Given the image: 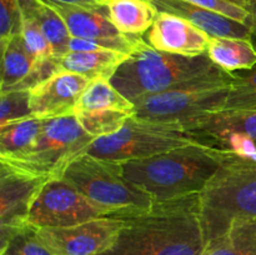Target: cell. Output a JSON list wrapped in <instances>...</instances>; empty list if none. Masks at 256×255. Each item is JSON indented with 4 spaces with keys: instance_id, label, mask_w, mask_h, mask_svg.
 Listing matches in <instances>:
<instances>
[{
    "instance_id": "obj_1",
    "label": "cell",
    "mask_w": 256,
    "mask_h": 255,
    "mask_svg": "<svg viewBox=\"0 0 256 255\" xmlns=\"http://www.w3.org/2000/svg\"><path fill=\"white\" fill-rule=\"evenodd\" d=\"M116 214L124 225L112 246L98 255H204L199 194L155 200L148 209Z\"/></svg>"
},
{
    "instance_id": "obj_2",
    "label": "cell",
    "mask_w": 256,
    "mask_h": 255,
    "mask_svg": "<svg viewBox=\"0 0 256 255\" xmlns=\"http://www.w3.org/2000/svg\"><path fill=\"white\" fill-rule=\"evenodd\" d=\"M226 152L204 144H192L144 159L122 162L124 175L154 200L200 194Z\"/></svg>"
},
{
    "instance_id": "obj_3",
    "label": "cell",
    "mask_w": 256,
    "mask_h": 255,
    "mask_svg": "<svg viewBox=\"0 0 256 255\" xmlns=\"http://www.w3.org/2000/svg\"><path fill=\"white\" fill-rule=\"evenodd\" d=\"M225 70L212 62L209 55L170 54L150 46L145 39L118 68L110 82L130 102L199 82Z\"/></svg>"
},
{
    "instance_id": "obj_4",
    "label": "cell",
    "mask_w": 256,
    "mask_h": 255,
    "mask_svg": "<svg viewBox=\"0 0 256 255\" xmlns=\"http://www.w3.org/2000/svg\"><path fill=\"white\" fill-rule=\"evenodd\" d=\"M199 206L206 244L225 234L234 222L256 219V158L226 152L199 194Z\"/></svg>"
},
{
    "instance_id": "obj_5",
    "label": "cell",
    "mask_w": 256,
    "mask_h": 255,
    "mask_svg": "<svg viewBox=\"0 0 256 255\" xmlns=\"http://www.w3.org/2000/svg\"><path fill=\"white\" fill-rule=\"evenodd\" d=\"M234 74H222L180 85L134 102V115L142 119L175 124L192 132L210 114L222 110L232 90Z\"/></svg>"
},
{
    "instance_id": "obj_6",
    "label": "cell",
    "mask_w": 256,
    "mask_h": 255,
    "mask_svg": "<svg viewBox=\"0 0 256 255\" xmlns=\"http://www.w3.org/2000/svg\"><path fill=\"white\" fill-rule=\"evenodd\" d=\"M94 140L75 114L44 119L42 132L29 150L0 158V162L26 174L59 178L72 160L85 154Z\"/></svg>"
},
{
    "instance_id": "obj_7",
    "label": "cell",
    "mask_w": 256,
    "mask_h": 255,
    "mask_svg": "<svg viewBox=\"0 0 256 255\" xmlns=\"http://www.w3.org/2000/svg\"><path fill=\"white\" fill-rule=\"evenodd\" d=\"M62 178L115 214L148 209L155 202L125 178L122 162L82 154L68 165Z\"/></svg>"
},
{
    "instance_id": "obj_8",
    "label": "cell",
    "mask_w": 256,
    "mask_h": 255,
    "mask_svg": "<svg viewBox=\"0 0 256 255\" xmlns=\"http://www.w3.org/2000/svg\"><path fill=\"white\" fill-rule=\"evenodd\" d=\"M192 144L202 142L196 135L180 125L152 122L132 115L118 132L96 138L85 154L124 162L154 156Z\"/></svg>"
},
{
    "instance_id": "obj_9",
    "label": "cell",
    "mask_w": 256,
    "mask_h": 255,
    "mask_svg": "<svg viewBox=\"0 0 256 255\" xmlns=\"http://www.w3.org/2000/svg\"><path fill=\"white\" fill-rule=\"evenodd\" d=\"M115 214L92 202L64 178H52L38 194L28 222L32 226L66 228Z\"/></svg>"
},
{
    "instance_id": "obj_10",
    "label": "cell",
    "mask_w": 256,
    "mask_h": 255,
    "mask_svg": "<svg viewBox=\"0 0 256 255\" xmlns=\"http://www.w3.org/2000/svg\"><path fill=\"white\" fill-rule=\"evenodd\" d=\"M208 146L242 158H256V108L222 109L192 130Z\"/></svg>"
},
{
    "instance_id": "obj_11",
    "label": "cell",
    "mask_w": 256,
    "mask_h": 255,
    "mask_svg": "<svg viewBox=\"0 0 256 255\" xmlns=\"http://www.w3.org/2000/svg\"><path fill=\"white\" fill-rule=\"evenodd\" d=\"M122 225L124 219L112 214L72 226L35 229L54 255H98L112 246Z\"/></svg>"
},
{
    "instance_id": "obj_12",
    "label": "cell",
    "mask_w": 256,
    "mask_h": 255,
    "mask_svg": "<svg viewBox=\"0 0 256 255\" xmlns=\"http://www.w3.org/2000/svg\"><path fill=\"white\" fill-rule=\"evenodd\" d=\"M52 178L0 168V249L24 228L29 226L30 210L45 182Z\"/></svg>"
},
{
    "instance_id": "obj_13",
    "label": "cell",
    "mask_w": 256,
    "mask_h": 255,
    "mask_svg": "<svg viewBox=\"0 0 256 255\" xmlns=\"http://www.w3.org/2000/svg\"><path fill=\"white\" fill-rule=\"evenodd\" d=\"M90 82L89 79L74 72H55L29 90L32 115L40 119H52L75 114L78 102Z\"/></svg>"
},
{
    "instance_id": "obj_14",
    "label": "cell",
    "mask_w": 256,
    "mask_h": 255,
    "mask_svg": "<svg viewBox=\"0 0 256 255\" xmlns=\"http://www.w3.org/2000/svg\"><path fill=\"white\" fill-rule=\"evenodd\" d=\"M210 38L184 18L159 12L154 24L145 32L144 39L150 46L160 52L196 56L208 52Z\"/></svg>"
},
{
    "instance_id": "obj_15",
    "label": "cell",
    "mask_w": 256,
    "mask_h": 255,
    "mask_svg": "<svg viewBox=\"0 0 256 255\" xmlns=\"http://www.w3.org/2000/svg\"><path fill=\"white\" fill-rule=\"evenodd\" d=\"M158 12L184 18L212 38L252 39L248 25L212 10L198 6L186 0H150Z\"/></svg>"
},
{
    "instance_id": "obj_16",
    "label": "cell",
    "mask_w": 256,
    "mask_h": 255,
    "mask_svg": "<svg viewBox=\"0 0 256 255\" xmlns=\"http://www.w3.org/2000/svg\"><path fill=\"white\" fill-rule=\"evenodd\" d=\"M45 2H48L62 18L72 38L102 39L122 34L110 22L104 2L95 6Z\"/></svg>"
},
{
    "instance_id": "obj_17",
    "label": "cell",
    "mask_w": 256,
    "mask_h": 255,
    "mask_svg": "<svg viewBox=\"0 0 256 255\" xmlns=\"http://www.w3.org/2000/svg\"><path fill=\"white\" fill-rule=\"evenodd\" d=\"M128 56L116 52H68L55 59L59 72H74L94 82L112 79Z\"/></svg>"
},
{
    "instance_id": "obj_18",
    "label": "cell",
    "mask_w": 256,
    "mask_h": 255,
    "mask_svg": "<svg viewBox=\"0 0 256 255\" xmlns=\"http://www.w3.org/2000/svg\"><path fill=\"white\" fill-rule=\"evenodd\" d=\"M102 2L112 24L126 35L145 34L159 12L150 0H104Z\"/></svg>"
},
{
    "instance_id": "obj_19",
    "label": "cell",
    "mask_w": 256,
    "mask_h": 255,
    "mask_svg": "<svg viewBox=\"0 0 256 255\" xmlns=\"http://www.w3.org/2000/svg\"><path fill=\"white\" fill-rule=\"evenodd\" d=\"M206 54L228 72L249 70L256 65V45L252 39L210 38Z\"/></svg>"
},
{
    "instance_id": "obj_20",
    "label": "cell",
    "mask_w": 256,
    "mask_h": 255,
    "mask_svg": "<svg viewBox=\"0 0 256 255\" xmlns=\"http://www.w3.org/2000/svg\"><path fill=\"white\" fill-rule=\"evenodd\" d=\"M19 2L22 12L30 15L39 25L52 46L54 56L66 54L72 36L62 18L44 0H19Z\"/></svg>"
},
{
    "instance_id": "obj_21",
    "label": "cell",
    "mask_w": 256,
    "mask_h": 255,
    "mask_svg": "<svg viewBox=\"0 0 256 255\" xmlns=\"http://www.w3.org/2000/svg\"><path fill=\"white\" fill-rule=\"evenodd\" d=\"M36 60L28 52L22 35L14 36L2 48V84L0 92L15 90L34 68Z\"/></svg>"
},
{
    "instance_id": "obj_22",
    "label": "cell",
    "mask_w": 256,
    "mask_h": 255,
    "mask_svg": "<svg viewBox=\"0 0 256 255\" xmlns=\"http://www.w3.org/2000/svg\"><path fill=\"white\" fill-rule=\"evenodd\" d=\"M44 119L24 118L0 126V158L20 155L34 145L42 132Z\"/></svg>"
},
{
    "instance_id": "obj_23",
    "label": "cell",
    "mask_w": 256,
    "mask_h": 255,
    "mask_svg": "<svg viewBox=\"0 0 256 255\" xmlns=\"http://www.w3.org/2000/svg\"><path fill=\"white\" fill-rule=\"evenodd\" d=\"M204 255H256V219L234 222L208 244Z\"/></svg>"
},
{
    "instance_id": "obj_24",
    "label": "cell",
    "mask_w": 256,
    "mask_h": 255,
    "mask_svg": "<svg viewBox=\"0 0 256 255\" xmlns=\"http://www.w3.org/2000/svg\"><path fill=\"white\" fill-rule=\"evenodd\" d=\"M98 109L125 110L134 114L135 105L128 98H125L109 79H99L88 85L78 102L75 112Z\"/></svg>"
},
{
    "instance_id": "obj_25",
    "label": "cell",
    "mask_w": 256,
    "mask_h": 255,
    "mask_svg": "<svg viewBox=\"0 0 256 255\" xmlns=\"http://www.w3.org/2000/svg\"><path fill=\"white\" fill-rule=\"evenodd\" d=\"M78 120L86 132L96 138L108 136L119 132L132 115L130 112L118 109L76 110Z\"/></svg>"
},
{
    "instance_id": "obj_26",
    "label": "cell",
    "mask_w": 256,
    "mask_h": 255,
    "mask_svg": "<svg viewBox=\"0 0 256 255\" xmlns=\"http://www.w3.org/2000/svg\"><path fill=\"white\" fill-rule=\"evenodd\" d=\"M232 74L234 82L224 109L256 108V65Z\"/></svg>"
},
{
    "instance_id": "obj_27",
    "label": "cell",
    "mask_w": 256,
    "mask_h": 255,
    "mask_svg": "<svg viewBox=\"0 0 256 255\" xmlns=\"http://www.w3.org/2000/svg\"><path fill=\"white\" fill-rule=\"evenodd\" d=\"M0 255H54L40 240L32 225L18 232L0 249Z\"/></svg>"
},
{
    "instance_id": "obj_28",
    "label": "cell",
    "mask_w": 256,
    "mask_h": 255,
    "mask_svg": "<svg viewBox=\"0 0 256 255\" xmlns=\"http://www.w3.org/2000/svg\"><path fill=\"white\" fill-rule=\"evenodd\" d=\"M29 116H32L29 90L0 92V126Z\"/></svg>"
},
{
    "instance_id": "obj_29",
    "label": "cell",
    "mask_w": 256,
    "mask_h": 255,
    "mask_svg": "<svg viewBox=\"0 0 256 255\" xmlns=\"http://www.w3.org/2000/svg\"><path fill=\"white\" fill-rule=\"evenodd\" d=\"M22 12V38L26 46L28 52L32 54L36 62L46 58L54 56L50 44L48 42L46 38L42 34V29L36 24L34 19L26 12Z\"/></svg>"
},
{
    "instance_id": "obj_30",
    "label": "cell",
    "mask_w": 256,
    "mask_h": 255,
    "mask_svg": "<svg viewBox=\"0 0 256 255\" xmlns=\"http://www.w3.org/2000/svg\"><path fill=\"white\" fill-rule=\"evenodd\" d=\"M22 12L19 0H0V45L4 48L22 34Z\"/></svg>"
},
{
    "instance_id": "obj_31",
    "label": "cell",
    "mask_w": 256,
    "mask_h": 255,
    "mask_svg": "<svg viewBox=\"0 0 256 255\" xmlns=\"http://www.w3.org/2000/svg\"><path fill=\"white\" fill-rule=\"evenodd\" d=\"M186 2H192L198 6L216 12L228 18H232V19L238 20V22L249 26V12L245 8L239 6V5H235L232 2H226V0H186Z\"/></svg>"
},
{
    "instance_id": "obj_32",
    "label": "cell",
    "mask_w": 256,
    "mask_h": 255,
    "mask_svg": "<svg viewBox=\"0 0 256 255\" xmlns=\"http://www.w3.org/2000/svg\"><path fill=\"white\" fill-rule=\"evenodd\" d=\"M246 10L249 12V15H250L249 29H250V34H252V40L256 45V0H249Z\"/></svg>"
},
{
    "instance_id": "obj_33",
    "label": "cell",
    "mask_w": 256,
    "mask_h": 255,
    "mask_svg": "<svg viewBox=\"0 0 256 255\" xmlns=\"http://www.w3.org/2000/svg\"><path fill=\"white\" fill-rule=\"evenodd\" d=\"M44 2H56V4L84 5V6H95V5L102 4V0H44Z\"/></svg>"
},
{
    "instance_id": "obj_34",
    "label": "cell",
    "mask_w": 256,
    "mask_h": 255,
    "mask_svg": "<svg viewBox=\"0 0 256 255\" xmlns=\"http://www.w3.org/2000/svg\"><path fill=\"white\" fill-rule=\"evenodd\" d=\"M226 2H232V4L239 5V6L245 8V9H246L248 2H249V0H226Z\"/></svg>"
},
{
    "instance_id": "obj_35",
    "label": "cell",
    "mask_w": 256,
    "mask_h": 255,
    "mask_svg": "<svg viewBox=\"0 0 256 255\" xmlns=\"http://www.w3.org/2000/svg\"><path fill=\"white\" fill-rule=\"evenodd\" d=\"M102 2H104V0H102Z\"/></svg>"
}]
</instances>
